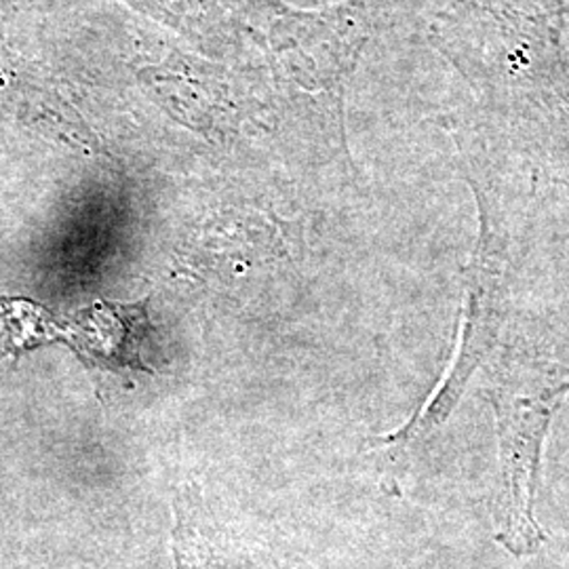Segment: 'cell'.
Instances as JSON below:
<instances>
[{"label":"cell","mask_w":569,"mask_h":569,"mask_svg":"<svg viewBox=\"0 0 569 569\" xmlns=\"http://www.w3.org/2000/svg\"><path fill=\"white\" fill-rule=\"evenodd\" d=\"M569 392V369L552 363L529 366L507 357L491 376L486 395L496 411L500 437L502 505L498 538L523 555L540 545L533 521L542 443L550 418Z\"/></svg>","instance_id":"1"},{"label":"cell","mask_w":569,"mask_h":569,"mask_svg":"<svg viewBox=\"0 0 569 569\" xmlns=\"http://www.w3.org/2000/svg\"><path fill=\"white\" fill-rule=\"evenodd\" d=\"M0 319L18 323V331L30 329L26 348L39 346L42 338H68L82 361L102 369H140L150 371L143 363V350L152 333L148 310L143 305H96L81 310L68 326L42 323V310L26 302H0ZM16 331V333H18Z\"/></svg>","instance_id":"2"},{"label":"cell","mask_w":569,"mask_h":569,"mask_svg":"<svg viewBox=\"0 0 569 569\" xmlns=\"http://www.w3.org/2000/svg\"><path fill=\"white\" fill-rule=\"evenodd\" d=\"M300 569H308V568H300Z\"/></svg>","instance_id":"3"}]
</instances>
